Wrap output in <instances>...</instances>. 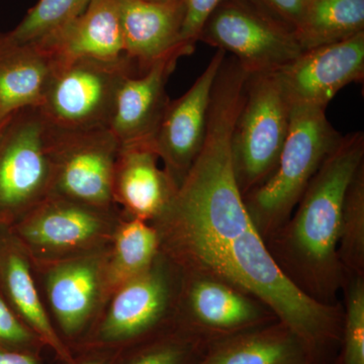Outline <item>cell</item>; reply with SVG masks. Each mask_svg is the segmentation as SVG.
I'll list each match as a JSON object with an SVG mask.
<instances>
[{
	"instance_id": "cell-1",
	"label": "cell",
	"mask_w": 364,
	"mask_h": 364,
	"mask_svg": "<svg viewBox=\"0 0 364 364\" xmlns=\"http://www.w3.org/2000/svg\"><path fill=\"white\" fill-rule=\"evenodd\" d=\"M246 78H215L202 149L154 228L160 252L183 275L229 284L257 299L301 340L314 364H329L341 344L343 315L304 293L274 260L249 215L235 176L232 134Z\"/></svg>"
},
{
	"instance_id": "cell-2",
	"label": "cell",
	"mask_w": 364,
	"mask_h": 364,
	"mask_svg": "<svg viewBox=\"0 0 364 364\" xmlns=\"http://www.w3.org/2000/svg\"><path fill=\"white\" fill-rule=\"evenodd\" d=\"M363 164V132L341 136L289 221L267 242L287 277L324 305L338 306L335 299L346 282L338 255L342 208L347 188Z\"/></svg>"
},
{
	"instance_id": "cell-3",
	"label": "cell",
	"mask_w": 364,
	"mask_h": 364,
	"mask_svg": "<svg viewBox=\"0 0 364 364\" xmlns=\"http://www.w3.org/2000/svg\"><path fill=\"white\" fill-rule=\"evenodd\" d=\"M341 135L322 107L294 105L284 147L267 181L244 196L249 215L265 242L289 221L309 183Z\"/></svg>"
},
{
	"instance_id": "cell-4",
	"label": "cell",
	"mask_w": 364,
	"mask_h": 364,
	"mask_svg": "<svg viewBox=\"0 0 364 364\" xmlns=\"http://www.w3.org/2000/svg\"><path fill=\"white\" fill-rule=\"evenodd\" d=\"M182 275L161 252L147 270L116 289L109 310L80 344L122 351L177 325Z\"/></svg>"
},
{
	"instance_id": "cell-5",
	"label": "cell",
	"mask_w": 364,
	"mask_h": 364,
	"mask_svg": "<svg viewBox=\"0 0 364 364\" xmlns=\"http://www.w3.org/2000/svg\"><path fill=\"white\" fill-rule=\"evenodd\" d=\"M51 76L39 105L55 130L109 128L117 90L139 73L126 56L117 60L52 58Z\"/></svg>"
},
{
	"instance_id": "cell-6",
	"label": "cell",
	"mask_w": 364,
	"mask_h": 364,
	"mask_svg": "<svg viewBox=\"0 0 364 364\" xmlns=\"http://www.w3.org/2000/svg\"><path fill=\"white\" fill-rule=\"evenodd\" d=\"M51 128L39 107L7 117L0 128V226L11 227L51 195Z\"/></svg>"
},
{
	"instance_id": "cell-7",
	"label": "cell",
	"mask_w": 364,
	"mask_h": 364,
	"mask_svg": "<svg viewBox=\"0 0 364 364\" xmlns=\"http://www.w3.org/2000/svg\"><path fill=\"white\" fill-rule=\"evenodd\" d=\"M291 107L275 71L249 74L232 134L235 176L243 198L267 181L277 166Z\"/></svg>"
},
{
	"instance_id": "cell-8",
	"label": "cell",
	"mask_w": 364,
	"mask_h": 364,
	"mask_svg": "<svg viewBox=\"0 0 364 364\" xmlns=\"http://www.w3.org/2000/svg\"><path fill=\"white\" fill-rule=\"evenodd\" d=\"M198 41L230 53L250 74L279 70L303 52L291 31L249 0H223Z\"/></svg>"
},
{
	"instance_id": "cell-9",
	"label": "cell",
	"mask_w": 364,
	"mask_h": 364,
	"mask_svg": "<svg viewBox=\"0 0 364 364\" xmlns=\"http://www.w3.org/2000/svg\"><path fill=\"white\" fill-rule=\"evenodd\" d=\"M50 126V124H49ZM51 195L111 210L119 143L109 128L60 131L51 126Z\"/></svg>"
},
{
	"instance_id": "cell-10",
	"label": "cell",
	"mask_w": 364,
	"mask_h": 364,
	"mask_svg": "<svg viewBox=\"0 0 364 364\" xmlns=\"http://www.w3.org/2000/svg\"><path fill=\"white\" fill-rule=\"evenodd\" d=\"M109 210L50 195L9 229L26 252L62 259L91 251L109 235Z\"/></svg>"
},
{
	"instance_id": "cell-11",
	"label": "cell",
	"mask_w": 364,
	"mask_h": 364,
	"mask_svg": "<svg viewBox=\"0 0 364 364\" xmlns=\"http://www.w3.org/2000/svg\"><path fill=\"white\" fill-rule=\"evenodd\" d=\"M182 275L177 324L213 343L277 321L259 301L221 280Z\"/></svg>"
},
{
	"instance_id": "cell-12",
	"label": "cell",
	"mask_w": 364,
	"mask_h": 364,
	"mask_svg": "<svg viewBox=\"0 0 364 364\" xmlns=\"http://www.w3.org/2000/svg\"><path fill=\"white\" fill-rule=\"evenodd\" d=\"M275 73L291 107L327 109L342 88L363 80L364 32L301 52Z\"/></svg>"
},
{
	"instance_id": "cell-13",
	"label": "cell",
	"mask_w": 364,
	"mask_h": 364,
	"mask_svg": "<svg viewBox=\"0 0 364 364\" xmlns=\"http://www.w3.org/2000/svg\"><path fill=\"white\" fill-rule=\"evenodd\" d=\"M227 53L217 50L207 68L181 97L170 100L153 138L164 171L178 188L202 149L218 72Z\"/></svg>"
},
{
	"instance_id": "cell-14",
	"label": "cell",
	"mask_w": 364,
	"mask_h": 364,
	"mask_svg": "<svg viewBox=\"0 0 364 364\" xmlns=\"http://www.w3.org/2000/svg\"><path fill=\"white\" fill-rule=\"evenodd\" d=\"M105 269L102 253L86 252L55 261L46 274L48 301L68 346L82 342L105 284Z\"/></svg>"
},
{
	"instance_id": "cell-15",
	"label": "cell",
	"mask_w": 364,
	"mask_h": 364,
	"mask_svg": "<svg viewBox=\"0 0 364 364\" xmlns=\"http://www.w3.org/2000/svg\"><path fill=\"white\" fill-rule=\"evenodd\" d=\"M183 56L188 55L177 50L143 73L131 74L122 81L109 127L119 146L153 140L170 102L167 82Z\"/></svg>"
},
{
	"instance_id": "cell-16",
	"label": "cell",
	"mask_w": 364,
	"mask_h": 364,
	"mask_svg": "<svg viewBox=\"0 0 364 364\" xmlns=\"http://www.w3.org/2000/svg\"><path fill=\"white\" fill-rule=\"evenodd\" d=\"M183 18V0H121L124 54L139 73L177 50L191 55L181 44Z\"/></svg>"
},
{
	"instance_id": "cell-17",
	"label": "cell",
	"mask_w": 364,
	"mask_h": 364,
	"mask_svg": "<svg viewBox=\"0 0 364 364\" xmlns=\"http://www.w3.org/2000/svg\"><path fill=\"white\" fill-rule=\"evenodd\" d=\"M0 293L11 309L64 363L75 355L53 326L36 287L28 252L9 227L0 226Z\"/></svg>"
},
{
	"instance_id": "cell-18",
	"label": "cell",
	"mask_w": 364,
	"mask_h": 364,
	"mask_svg": "<svg viewBox=\"0 0 364 364\" xmlns=\"http://www.w3.org/2000/svg\"><path fill=\"white\" fill-rule=\"evenodd\" d=\"M153 140L121 146L114 174V200L136 219H156L168 205L176 186L158 166Z\"/></svg>"
},
{
	"instance_id": "cell-19",
	"label": "cell",
	"mask_w": 364,
	"mask_h": 364,
	"mask_svg": "<svg viewBox=\"0 0 364 364\" xmlns=\"http://www.w3.org/2000/svg\"><path fill=\"white\" fill-rule=\"evenodd\" d=\"M39 46L52 58H122L121 0H91L77 20L54 39Z\"/></svg>"
},
{
	"instance_id": "cell-20",
	"label": "cell",
	"mask_w": 364,
	"mask_h": 364,
	"mask_svg": "<svg viewBox=\"0 0 364 364\" xmlns=\"http://www.w3.org/2000/svg\"><path fill=\"white\" fill-rule=\"evenodd\" d=\"M52 66V57L39 45L20 42L0 31V112L9 117L39 107Z\"/></svg>"
},
{
	"instance_id": "cell-21",
	"label": "cell",
	"mask_w": 364,
	"mask_h": 364,
	"mask_svg": "<svg viewBox=\"0 0 364 364\" xmlns=\"http://www.w3.org/2000/svg\"><path fill=\"white\" fill-rule=\"evenodd\" d=\"M198 364H314L305 344L279 321L218 340Z\"/></svg>"
},
{
	"instance_id": "cell-22",
	"label": "cell",
	"mask_w": 364,
	"mask_h": 364,
	"mask_svg": "<svg viewBox=\"0 0 364 364\" xmlns=\"http://www.w3.org/2000/svg\"><path fill=\"white\" fill-rule=\"evenodd\" d=\"M364 32V0H308L294 31L301 51Z\"/></svg>"
},
{
	"instance_id": "cell-23",
	"label": "cell",
	"mask_w": 364,
	"mask_h": 364,
	"mask_svg": "<svg viewBox=\"0 0 364 364\" xmlns=\"http://www.w3.org/2000/svg\"><path fill=\"white\" fill-rule=\"evenodd\" d=\"M160 253L159 236L147 221L133 218L122 223L105 269V284L116 289L147 270Z\"/></svg>"
},
{
	"instance_id": "cell-24",
	"label": "cell",
	"mask_w": 364,
	"mask_h": 364,
	"mask_svg": "<svg viewBox=\"0 0 364 364\" xmlns=\"http://www.w3.org/2000/svg\"><path fill=\"white\" fill-rule=\"evenodd\" d=\"M210 342L177 324L152 338L119 351L114 364H198Z\"/></svg>"
},
{
	"instance_id": "cell-25",
	"label": "cell",
	"mask_w": 364,
	"mask_h": 364,
	"mask_svg": "<svg viewBox=\"0 0 364 364\" xmlns=\"http://www.w3.org/2000/svg\"><path fill=\"white\" fill-rule=\"evenodd\" d=\"M338 255L346 277L364 275V164L352 178L345 196Z\"/></svg>"
},
{
	"instance_id": "cell-26",
	"label": "cell",
	"mask_w": 364,
	"mask_h": 364,
	"mask_svg": "<svg viewBox=\"0 0 364 364\" xmlns=\"http://www.w3.org/2000/svg\"><path fill=\"white\" fill-rule=\"evenodd\" d=\"M91 0H39L13 31L20 42L43 45L66 30L81 16Z\"/></svg>"
},
{
	"instance_id": "cell-27",
	"label": "cell",
	"mask_w": 364,
	"mask_h": 364,
	"mask_svg": "<svg viewBox=\"0 0 364 364\" xmlns=\"http://www.w3.org/2000/svg\"><path fill=\"white\" fill-rule=\"evenodd\" d=\"M346 308L341 335V364H364V277L346 279Z\"/></svg>"
},
{
	"instance_id": "cell-28",
	"label": "cell",
	"mask_w": 364,
	"mask_h": 364,
	"mask_svg": "<svg viewBox=\"0 0 364 364\" xmlns=\"http://www.w3.org/2000/svg\"><path fill=\"white\" fill-rule=\"evenodd\" d=\"M45 344L16 315L0 293V347L40 353Z\"/></svg>"
},
{
	"instance_id": "cell-29",
	"label": "cell",
	"mask_w": 364,
	"mask_h": 364,
	"mask_svg": "<svg viewBox=\"0 0 364 364\" xmlns=\"http://www.w3.org/2000/svg\"><path fill=\"white\" fill-rule=\"evenodd\" d=\"M183 1L184 18L181 33V44L191 54L200 39L203 25L223 0H183Z\"/></svg>"
},
{
	"instance_id": "cell-30",
	"label": "cell",
	"mask_w": 364,
	"mask_h": 364,
	"mask_svg": "<svg viewBox=\"0 0 364 364\" xmlns=\"http://www.w3.org/2000/svg\"><path fill=\"white\" fill-rule=\"evenodd\" d=\"M263 13L294 33L308 0H249Z\"/></svg>"
},
{
	"instance_id": "cell-31",
	"label": "cell",
	"mask_w": 364,
	"mask_h": 364,
	"mask_svg": "<svg viewBox=\"0 0 364 364\" xmlns=\"http://www.w3.org/2000/svg\"><path fill=\"white\" fill-rule=\"evenodd\" d=\"M119 351L105 349H87L79 356H75L71 363L64 364H114Z\"/></svg>"
},
{
	"instance_id": "cell-32",
	"label": "cell",
	"mask_w": 364,
	"mask_h": 364,
	"mask_svg": "<svg viewBox=\"0 0 364 364\" xmlns=\"http://www.w3.org/2000/svg\"><path fill=\"white\" fill-rule=\"evenodd\" d=\"M0 364H43L40 353L0 347Z\"/></svg>"
},
{
	"instance_id": "cell-33",
	"label": "cell",
	"mask_w": 364,
	"mask_h": 364,
	"mask_svg": "<svg viewBox=\"0 0 364 364\" xmlns=\"http://www.w3.org/2000/svg\"><path fill=\"white\" fill-rule=\"evenodd\" d=\"M9 117H4V114L0 112V128H1L2 124H4V122L6 121V119Z\"/></svg>"
},
{
	"instance_id": "cell-34",
	"label": "cell",
	"mask_w": 364,
	"mask_h": 364,
	"mask_svg": "<svg viewBox=\"0 0 364 364\" xmlns=\"http://www.w3.org/2000/svg\"><path fill=\"white\" fill-rule=\"evenodd\" d=\"M148 1L167 2V1H173V0H148Z\"/></svg>"
}]
</instances>
